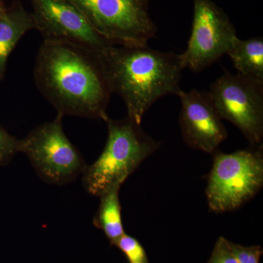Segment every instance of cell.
<instances>
[{"label":"cell","instance_id":"9c48e42d","mask_svg":"<svg viewBox=\"0 0 263 263\" xmlns=\"http://www.w3.org/2000/svg\"><path fill=\"white\" fill-rule=\"evenodd\" d=\"M34 29L43 41H65L100 51L113 46L68 0H32Z\"/></svg>","mask_w":263,"mask_h":263},{"label":"cell","instance_id":"277c9868","mask_svg":"<svg viewBox=\"0 0 263 263\" xmlns=\"http://www.w3.org/2000/svg\"><path fill=\"white\" fill-rule=\"evenodd\" d=\"M208 178V205L216 214L233 212L248 202L263 186L262 144L233 153H214Z\"/></svg>","mask_w":263,"mask_h":263},{"label":"cell","instance_id":"7c38bea8","mask_svg":"<svg viewBox=\"0 0 263 263\" xmlns=\"http://www.w3.org/2000/svg\"><path fill=\"white\" fill-rule=\"evenodd\" d=\"M238 75L263 85V39L254 37L235 41L228 54Z\"/></svg>","mask_w":263,"mask_h":263},{"label":"cell","instance_id":"8992f818","mask_svg":"<svg viewBox=\"0 0 263 263\" xmlns=\"http://www.w3.org/2000/svg\"><path fill=\"white\" fill-rule=\"evenodd\" d=\"M62 116L29 132L18 141V153L28 157L38 176L45 182L65 185L75 181L87 167L80 152L68 139Z\"/></svg>","mask_w":263,"mask_h":263},{"label":"cell","instance_id":"5bb4252c","mask_svg":"<svg viewBox=\"0 0 263 263\" xmlns=\"http://www.w3.org/2000/svg\"><path fill=\"white\" fill-rule=\"evenodd\" d=\"M115 246L124 254L129 263H148L143 246L130 235L124 233Z\"/></svg>","mask_w":263,"mask_h":263},{"label":"cell","instance_id":"e0dca14e","mask_svg":"<svg viewBox=\"0 0 263 263\" xmlns=\"http://www.w3.org/2000/svg\"><path fill=\"white\" fill-rule=\"evenodd\" d=\"M207 263H238L230 249L229 240L222 236L218 238Z\"/></svg>","mask_w":263,"mask_h":263},{"label":"cell","instance_id":"3957f363","mask_svg":"<svg viewBox=\"0 0 263 263\" xmlns=\"http://www.w3.org/2000/svg\"><path fill=\"white\" fill-rule=\"evenodd\" d=\"M105 122L108 127L105 148L82 174L84 190L98 197L113 186H122L161 145L127 116L122 119L108 117Z\"/></svg>","mask_w":263,"mask_h":263},{"label":"cell","instance_id":"2e32d148","mask_svg":"<svg viewBox=\"0 0 263 263\" xmlns=\"http://www.w3.org/2000/svg\"><path fill=\"white\" fill-rule=\"evenodd\" d=\"M18 141L0 125V164L8 163L18 153Z\"/></svg>","mask_w":263,"mask_h":263},{"label":"cell","instance_id":"9a60e30c","mask_svg":"<svg viewBox=\"0 0 263 263\" xmlns=\"http://www.w3.org/2000/svg\"><path fill=\"white\" fill-rule=\"evenodd\" d=\"M230 247L238 263H259L263 253L262 248L259 246L245 247L230 241Z\"/></svg>","mask_w":263,"mask_h":263},{"label":"cell","instance_id":"ac0fdd59","mask_svg":"<svg viewBox=\"0 0 263 263\" xmlns=\"http://www.w3.org/2000/svg\"><path fill=\"white\" fill-rule=\"evenodd\" d=\"M5 8H6V6H5L3 0H0V13H3L5 10Z\"/></svg>","mask_w":263,"mask_h":263},{"label":"cell","instance_id":"ba28073f","mask_svg":"<svg viewBox=\"0 0 263 263\" xmlns=\"http://www.w3.org/2000/svg\"><path fill=\"white\" fill-rule=\"evenodd\" d=\"M238 38L222 8L213 0H194L191 34L186 49L179 54L183 68L201 72L228 54Z\"/></svg>","mask_w":263,"mask_h":263},{"label":"cell","instance_id":"52a82bcc","mask_svg":"<svg viewBox=\"0 0 263 263\" xmlns=\"http://www.w3.org/2000/svg\"><path fill=\"white\" fill-rule=\"evenodd\" d=\"M208 92L222 120L239 129L251 146L262 144L263 85L224 70Z\"/></svg>","mask_w":263,"mask_h":263},{"label":"cell","instance_id":"7a4b0ae2","mask_svg":"<svg viewBox=\"0 0 263 263\" xmlns=\"http://www.w3.org/2000/svg\"><path fill=\"white\" fill-rule=\"evenodd\" d=\"M113 93L124 100L127 117L141 124L160 99L177 95L184 70L178 53L143 47L110 46L100 50Z\"/></svg>","mask_w":263,"mask_h":263},{"label":"cell","instance_id":"6da1fadb","mask_svg":"<svg viewBox=\"0 0 263 263\" xmlns=\"http://www.w3.org/2000/svg\"><path fill=\"white\" fill-rule=\"evenodd\" d=\"M34 78L41 94L62 117H108L113 90L100 51L65 41H43Z\"/></svg>","mask_w":263,"mask_h":263},{"label":"cell","instance_id":"5b68a950","mask_svg":"<svg viewBox=\"0 0 263 263\" xmlns=\"http://www.w3.org/2000/svg\"><path fill=\"white\" fill-rule=\"evenodd\" d=\"M93 29L113 46L143 47L157 28L148 13L149 0H68Z\"/></svg>","mask_w":263,"mask_h":263},{"label":"cell","instance_id":"8fae6325","mask_svg":"<svg viewBox=\"0 0 263 263\" xmlns=\"http://www.w3.org/2000/svg\"><path fill=\"white\" fill-rule=\"evenodd\" d=\"M34 29L32 13L21 2H13L0 13V81L4 79L10 53L24 34Z\"/></svg>","mask_w":263,"mask_h":263},{"label":"cell","instance_id":"30bf717a","mask_svg":"<svg viewBox=\"0 0 263 263\" xmlns=\"http://www.w3.org/2000/svg\"><path fill=\"white\" fill-rule=\"evenodd\" d=\"M179 125L184 143L194 149L214 155L227 139L228 131L208 91L180 90Z\"/></svg>","mask_w":263,"mask_h":263},{"label":"cell","instance_id":"4fadbf2b","mask_svg":"<svg viewBox=\"0 0 263 263\" xmlns=\"http://www.w3.org/2000/svg\"><path fill=\"white\" fill-rule=\"evenodd\" d=\"M119 185L109 189L100 196V202L93 224L103 232L110 245L115 246L125 233L123 226Z\"/></svg>","mask_w":263,"mask_h":263}]
</instances>
